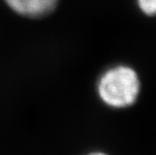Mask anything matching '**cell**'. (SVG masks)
Wrapping results in <instances>:
<instances>
[{"label": "cell", "instance_id": "cell-1", "mask_svg": "<svg viewBox=\"0 0 156 155\" xmlns=\"http://www.w3.org/2000/svg\"><path fill=\"white\" fill-rule=\"evenodd\" d=\"M141 92L138 72L130 65H117L106 70L97 83V93L106 106L125 109L137 102Z\"/></svg>", "mask_w": 156, "mask_h": 155}, {"label": "cell", "instance_id": "cell-2", "mask_svg": "<svg viewBox=\"0 0 156 155\" xmlns=\"http://www.w3.org/2000/svg\"><path fill=\"white\" fill-rule=\"evenodd\" d=\"M4 2L17 14L36 18L54 11L58 0H4Z\"/></svg>", "mask_w": 156, "mask_h": 155}, {"label": "cell", "instance_id": "cell-3", "mask_svg": "<svg viewBox=\"0 0 156 155\" xmlns=\"http://www.w3.org/2000/svg\"><path fill=\"white\" fill-rule=\"evenodd\" d=\"M137 3L144 14L148 16L156 15V0H137Z\"/></svg>", "mask_w": 156, "mask_h": 155}, {"label": "cell", "instance_id": "cell-4", "mask_svg": "<svg viewBox=\"0 0 156 155\" xmlns=\"http://www.w3.org/2000/svg\"><path fill=\"white\" fill-rule=\"evenodd\" d=\"M88 155H108L107 153H104V152H101V151H97V152H92Z\"/></svg>", "mask_w": 156, "mask_h": 155}]
</instances>
